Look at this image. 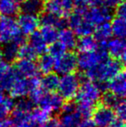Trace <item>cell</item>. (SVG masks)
Masks as SVG:
<instances>
[{"mask_svg": "<svg viewBox=\"0 0 126 127\" xmlns=\"http://www.w3.org/2000/svg\"><path fill=\"white\" fill-rule=\"evenodd\" d=\"M74 0H61V3L62 4L66 15L70 13L73 10V9H74Z\"/></svg>", "mask_w": 126, "mask_h": 127, "instance_id": "obj_40", "label": "cell"}, {"mask_svg": "<svg viewBox=\"0 0 126 127\" xmlns=\"http://www.w3.org/2000/svg\"><path fill=\"white\" fill-rule=\"evenodd\" d=\"M35 127H61V124L59 122V119L56 118H53V119H49L43 122L42 124L39 125V126Z\"/></svg>", "mask_w": 126, "mask_h": 127, "instance_id": "obj_38", "label": "cell"}, {"mask_svg": "<svg viewBox=\"0 0 126 127\" xmlns=\"http://www.w3.org/2000/svg\"><path fill=\"white\" fill-rule=\"evenodd\" d=\"M106 44L107 42H98V46L94 50L80 52L79 55H77V67L83 72H86L101 62L106 60L109 55Z\"/></svg>", "mask_w": 126, "mask_h": 127, "instance_id": "obj_2", "label": "cell"}, {"mask_svg": "<svg viewBox=\"0 0 126 127\" xmlns=\"http://www.w3.org/2000/svg\"><path fill=\"white\" fill-rule=\"evenodd\" d=\"M115 114L116 117L118 119H120L122 120L125 121V116H126V105H125V99L122 100L119 103V105L114 109Z\"/></svg>", "mask_w": 126, "mask_h": 127, "instance_id": "obj_37", "label": "cell"}, {"mask_svg": "<svg viewBox=\"0 0 126 127\" xmlns=\"http://www.w3.org/2000/svg\"><path fill=\"white\" fill-rule=\"evenodd\" d=\"M125 70L121 71L119 74L111 78L107 82V90L114 94L120 98H125L126 94L125 84Z\"/></svg>", "mask_w": 126, "mask_h": 127, "instance_id": "obj_13", "label": "cell"}, {"mask_svg": "<svg viewBox=\"0 0 126 127\" xmlns=\"http://www.w3.org/2000/svg\"><path fill=\"white\" fill-rule=\"evenodd\" d=\"M40 33L42 35V38L44 39L48 45L56 42L58 40V34L59 31L56 28L53 26H48L44 25L42 27L40 30Z\"/></svg>", "mask_w": 126, "mask_h": 127, "instance_id": "obj_31", "label": "cell"}, {"mask_svg": "<svg viewBox=\"0 0 126 127\" xmlns=\"http://www.w3.org/2000/svg\"><path fill=\"white\" fill-rule=\"evenodd\" d=\"M44 10L56 16H65V11L61 0H48L44 3Z\"/></svg>", "mask_w": 126, "mask_h": 127, "instance_id": "obj_32", "label": "cell"}, {"mask_svg": "<svg viewBox=\"0 0 126 127\" xmlns=\"http://www.w3.org/2000/svg\"><path fill=\"white\" fill-rule=\"evenodd\" d=\"M50 115H51L50 112L46 110H43L42 108H39V109L34 108V110L31 112V117L35 126H39V125L45 122L46 120H48L50 118Z\"/></svg>", "mask_w": 126, "mask_h": 127, "instance_id": "obj_33", "label": "cell"}, {"mask_svg": "<svg viewBox=\"0 0 126 127\" xmlns=\"http://www.w3.org/2000/svg\"><path fill=\"white\" fill-rule=\"evenodd\" d=\"M88 5L91 7H97L104 5V0H87Z\"/></svg>", "mask_w": 126, "mask_h": 127, "instance_id": "obj_46", "label": "cell"}, {"mask_svg": "<svg viewBox=\"0 0 126 127\" xmlns=\"http://www.w3.org/2000/svg\"><path fill=\"white\" fill-rule=\"evenodd\" d=\"M63 104L64 99L59 94H55L54 92H46L39 101L38 105L40 108L48 111L50 113H60Z\"/></svg>", "mask_w": 126, "mask_h": 127, "instance_id": "obj_10", "label": "cell"}, {"mask_svg": "<svg viewBox=\"0 0 126 127\" xmlns=\"http://www.w3.org/2000/svg\"><path fill=\"white\" fill-rule=\"evenodd\" d=\"M11 122L13 127H35L30 112L14 109L11 111Z\"/></svg>", "mask_w": 126, "mask_h": 127, "instance_id": "obj_16", "label": "cell"}, {"mask_svg": "<svg viewBox=\"0 0 126 127\" xmlns=\"http://www.w3.org/2000/svg\"><path fill=\"white\" fill-rule=\"evenodd\" d=\"M81 120L82 117L77 110L70 112H60L59 122L62 127H75Z\"/></svg>", "mask_w": 126, "mask_h": 127, "instance_id": "obj_21", "label": "cell"}, {"mask_svg": "<svg viewBox=\"0 0 126 127\" xmlns=\"http://www.w3.org/2000/svg\"><path fill=\"white\" fill-rule=\"evenodd\" d=\"M80 85V77L74 73L63 74L60 78L58 89L64 100H73L75 98Z\"/></svg>", "mask_w": 126, "mask_h": 127, "instance_id": "obj_6", "label": "cell"}, {"mask_svg": "<svg viewBox=\"0 0 126 127\" xmlns=\"http://www.w3.org/2000/svg\"><path fill=\"white\" fill-rule=\"evenodd\" d=\"M14 103L12 97L6 96L3 92H0V120L6 119V117L11 112L14 108Z\"/></svg>", "mask_w": 126, "mask_h": 127, "instance_id": "obj_28", "label": "cell"}, {"mask_svg": "<svg viewBox=\"0 0 126 127\" xmlns=\"http://www.w3.org/2000/svg\"><path fill=\"white\" fill-rule=\"evenodd\" d=\"M92 116L96 127H109L117 118L114 110L100 102L96 105Z\"/></svg>", "mask_w": 126, "mask_h": 127, "instance_id": "obj_8", "label": "cell"}, {"mask_svg": "<svg viewBox=\"0 0 126 127\" xmlns=\"http://www.w3.org/2000/svg\"><path fill=\"white\" fill-rule=\"evenodd\" d=\"M86 11L74 10L67 19L68 26L79 36L92 35L94 31L95 26L86 17Z\"/></svg>", "mask_w": 126, "mask_h": 127, "instance_id": "obj_4", "label": "cell"}, {"mask_svg": "<svg viewBox=\"0 0 126 127\" xmlns=\"http://www.w3.org/2000/svg\"><path fill=\"white\" fill-rule=\"evenodd\" d=\"M125 98H120L118 96L115 95L114 94H112L111 92L108 91H104V94L101 95L100 97V100L103 105H106V106L110 107L112 110H114L122 100H124Z\"/></svg>", "mask_w": 126, "mask_h": 127, "instance_id": "obj_30", "label": "cell"}, {"mask_svg": "<svg viewBox=\"0 0 126 127\" xmlns=\"http://www.w3.org/2000/svg\"><path fill=\"white\" fill-rule=\"evenodd\" d=\"M88 3L87 0H74V8L77 10H87Z\"/></svg>", "mask_w": 126, "mask_h": 127, "instance_id": "obj_39", "label": "cell"}, {"mask_svg": "<svg viewBox=\"0 0 126 127\" xmlns=\"http://www.w3.org/2000/svg\"><path fill=\"white\" fill-rule=\"evenodd\" d=\"M60 77L56 73H49L44 74L42 79L40 80V87L45 92L52 93L55 92L59 86Z\"/></svg>", "mask_w": 126, "mask_h": 127, "instance_id": "obj_19", "label": "cell"}, {"mask_svg": "<svg viewBox=\"0 0 126 127\" xmlns=\"http://www.w3.org/2000/svg\"><path fill=\"white\" fill-rule=\"evenodd\" d=\"M39 22L42 26H53L57 30H62L68 27L67 18H66L65 17H63L62 16H56L49 12H42L39 18Z\"/></svg>", "mask_w": 126, "mask_h": 127, "instance_id": "obj_15", "label": "cell"}, {"mask_svg": "<svg viewBox=\"0 0 126 127\" xmlns=\"http://www.w3.org/2000/svg\"><path fill=\"white\" fill-rule=\"evenodd\" d=\"M111 29L112 35L118 38H125L126 35V22L125 17H115L111 19Z\"/></svg>", "mask_w": 126, "mask_h": 127, "instance_id": "obj_26", "label": "cell"}, {"mask_svg": "<svg viewBox=\"0 0 126 127\" xmlns=\"http://www.w3.org/2000/svg\"><path fill=\"white\" fill-rule=\"evenodd\" d=\"M75 127H96L93 120L89 119H84V120H81Z\"/></svg>", "mask_w": 126, "mask_h": 127, "instance_id": "obj_42", "label": "cell"}, {"mask_svg": "<svg viewBox=\"0 0 126 127\" xmlns=\"http://www.w3.org/2000/svg\"><path fill=\"white\" fill-rule=\"evenodd\" d=\"M1 49L2 58L6 62H14L18 58L19 45L14 42H10L3 44Z\"/></svg>", "mask_w": 126, "mask_h": 127, "instance_id": "obj_22", "label": "cell"}, {"mask_svg": "<svg viewBox=\"0 0 126 127\" xmlns=\"http://www.w3.org/2000/svg\"><path fill=\"white\" fill-rule=\"evenodd\" d=\"M17 2H21V1H23V0H17Z\"/></svg>", "mask_w": 126, "mask_h": 127, "instance_id": "obj_49", "label": "cell"}, {"mask_svg": "<svg viewBox=\"0 0 126 127\" xmlns=\"http://www.w3.org/2000/svg\"><path fill=\"white\" fill-rule=\"evenodd\" d=\"M37 56V54L34 50V49L29 44H24L19 46L18 49V58L24 59V60H32L34 61Z\"/></svg>", "mask_w": 126, "mask_h": 127, "instance_id": "obj_34", "label": "cell"}, {"mask_svg": "<svg viewBox=\"0 0 126 127\" xmlns=\"http://www.w3.org/2000/svg\"><path fill=\"white\" fill-rule=\"evenodd\" d=\"M0 127H13V126H12L11 120L4 119L0 120Z\"/></svg>", "mask_w": 126, "mask_h": 127, "instance_id": "obj_47", "label": "cell"}, {"mask_svg": "<svg viewBox=\"0 0 126 127\" xmlns=\"http://www.w3.org/2000/svg\"><path fill=\"white\" fill-rule=\"evenodd\" d=\"M35 108V104L30 99H25L24 97L19 98L18 101L14 105V109L25 112H30Z\"/></svg>", "mask_w": 126, "mask_h": 127, "instance_id": "obj_35", "label": "cell"}, {"mask_svg": "<svg viewBox=\"0 0 126 127\" xmlns=\"http://www.w3.org/2000/svg\"><path fill=\"white\" fill-rule=\"evenodd\" d=\"M77 69V55L72 51L63 54L54 61V70L57 74H67L74 73Z\"/></svg>", "mask_w": 126, "mask_h": 127, "instance_id": "obj_7", "label": "cell"}, {"mask_svg": "<svg viewBox=\"0 0 126 127\" xmlns=\"http://www.w3.org/2000/svg\"><path fill=\"white\" fill-rule=\"evenodd\" d=\"M2 59H3V58H2V54H1V49H0V61H1V60H2Z\"/></svg>", "mask_w": 126, "mask_h": 127, "instance_id": "obj_48", "label": "cell"}, {"mask_svg": "<svg viewBox=\"0 0 126 127\" xmlns=\"http://www.w3.org/2000/svg\"><path fill=\"white\" fill-rule=\"evenodd\" d=\"M124 0H104V4L110 8H115L118 4H119Z\"/></svg>", "mask_w": 126, "mask_h": 127, "instance_id": "obj_44", "label": "cell"}, {"mask_svg": "<svg viewBox=\"0 0 126 127\" xmlns=\"http://www.w3.org/2000/svg\"><path fill=\"white\" fill-rule=\"evenodd\" d=\"M19 75L21 74L17 72L15 67H9L0 80V87L2 88V90L9 92L14 81Z\"/></svg>", "mask_w": 126, "mask_h": 127, "instance_id": "obj_24", "label": "cell"}, {"mask_svg": "<svg viewBox=\"0 0 126 127\" xmlns=\"http://www.w3.org/2000/svg\"><path fill=\"white\" fill-rule=\"evenodd\" d=\"M107 51L108 55L112 58L120 60L125 62V42L124 38L115 37L111 40H108L107 42Z\"/></svg>", "mask_w": 126, "mask_h": 127, "instance_id": "obj_12", "label": "cell"}, {"mask_svg": "<svg viewBox=\"0 0 126 127\" xmlns=\"http://www.w3.org/2000/svg\"><path fill=\"white\" fill-rule=\"evenodd\" d=\"M94 38L98 42H107L112 35L111 24L109 23H104L100 25H98L94 29Z\"/></svg>", "mask_w": 126, "mask_h": 127, "instance_id": "obj_29", "label": "cell"}, {"mask_svg": "<svg viewBox=\"0 0 126 127\" xmlns=\"http://www.w3.org/2000/svg\"><path fill=\"white\" fill-rule=\"evenodd\" d=\"M109 127H125V120H122L120 119H116L113 120V122L110 125Z\"/></svg>", "mask_w": 126, "mask_h": 127, "instance_id": "obj_45", "label": "cell"}, {"mask_svg": "<svg viewBox=\"0 0 126 127\" xmlns=\"http://www.w3.org/2000/svg\"><path fill=\"white\" fill-rule=\"evenodd\" d=\"M17 22L20 29V31L24 35H29L35 30H36L38 26L40 25V22L37 16L26 13L21 14L17 18Z\"/></svg>", "mask_w": 126, "mask_h": 127, "instance_id": "obj_11", "label": "cell"}, {"mask_svg": "<svg viewBox=\"0 0 126 127\" xmlns=\"http://www.w3.org/2000/svg\"><path fill=\"white\" fill-rule=\"evenodd\" d=\"M49 54L51 55L52 57H54V59L59 58L60 56L63 55L67 49H65V47L59 42V41H56V42H53V43L49 44Z\"/></svg>", "mask_w": 126, "mask_h": 127, "instance_id": "obj_36", "label": "cell"}, {"mask_svg": "<svg viewBox=\"0 0 126 127\" xmlns=\"http://www.w3.org/2000/svg\"><path fill=\"white\" fill-rule=\"evenodd\" d=\"M14 42L19 46L25 42L24 35L20 31L17 22L13 17H0V45Z\"/></svg>", "mask_w": 126, "mask_h": 127, "instance_id": "obj_3", "label": "cell"}, {"mask_svg": "<svg viewBox=\"0 0 126 127\" xmlns=\"http://www.w3.org/2000/svg\"><path fill=\"white\" fill-rule=\"evenodd\" d=\"M9 67H10V66H9L8 62H6L5 61H0V80H1L3 74L8 70Z\"/></svg>", "mask_w": 126, "mask_h": 127, "instance_id": "obj_43", "label": "cell"}, {"mask_svg": "<svg viewBox=\"0 0 126 127\" xmlns=\"http://www.w3.org/2000/svg\"><path fill=\"white\" fill-rule=\"evenodd\" d=\"M44 0H23L19 5V10L23 13L38 16L44 10Z\"/></svg>", "mask_w": 126, "mask_h": 127, "instance_id": "obj_17", "label": "cell"}, {"mask_svg": "<svg viewBox=\"0 0 126 127\" xmlns=\"http://www.w3.org/2000/svg\"><path fill=\"white\" fill-rule=\"evenodd\" d=\"M85 16L96 27L104 23H109V21L112 19L113 13L111 8L105 5H100L92 7L91 10H86Z\"/></svg>", "mask_w": 126, "mask_h": 127, "instance_id": "obj_9", "label": "cell"}, {"mask_svg": "<svg viewBox=\"0 0 126 127\" xmlns=\"http://www.w3.org/2000/svg\"><path fill=\"white\" fill-rule=\"evenodd\" d=\"M115 14L117 17H126V8H125V3L123 2L118 4L116 6V10H115Z\"/></svg>", "mask_w": 126, "mask_h": 127, "instance_id": "obj_41", "label": "cell"}, {"mask_svg": "<svg viewBox=\"0 0 126 127\" xmlns=\"http://www.w3.org/2000/svg\"><path fill=\"white\" fill-rule=\"evenodd\" d=\"M58 40L67 50H73L77 45V35L71 29H62L58 34Z\"/></svg>", "mask_w": 126, "mask_h": 127, "instance_id": "obj_18", "label": "cell"}, {"mask_svg": "<svg viewBox=\"0 0 126 127\" xmlns=\"http://www.w3.org/2000/svg\"><path fill=\"white\" fill-rule=\"evenodd\" d=\"M97 46L98 42L96 41L94 36H92V35H88L80 36V38L78 39L76 48L79 49V52H87L94 50Z\"/></svg>", "mask_w": 126, "mask_h": 127, "instance_id": "obj_27", "label": "cell"}, {"mask_svg": "<svg viewBox=\"0 0 126 127\" xmlns=\"http://www.w3.org/2000/svg\"><path fill=\"white\" fill-rule=\"evenodd\" d=\"M54 61L55 59L51 56L49 54H42L41 55L40 58L37 62V67H38L39 72L43 74L51 73L54 70Z\"/></svg>", "mask_w": 126, "mask_h": 127, "instance_id": "obj_25", "label": "cell"}, {"mask_svg": "<svg viewBox=\"0 0 126 127\" xmlns=\"http://www.w3.org/2000/svg\"><path fill=\"white\" fill-rule=\"evenodd\" d=\"M15 68L21 75L25 78L38 77L40 73L37 64L32 60L20 59L15 63Z\"/></svg>", "mask_w": 126, "mask_h": 127, "instance_id": "obj_14", "label": "cell"}, {"mask_svg": "<svg viewBox=\"0 0 126 127\" xmlns=\"http://www.w3.org/2000/svg\"><path fill=\"white\" fill-rule=\"evenodd\" d=\"M19 11L17 0H0V15L3 17H14Z\"/></svg>", "mask_w": 126, "mask_h": 127, "instance_id": "obj_23", "label": "cell"}, {"mask_svg": "<svg viewBox=\"0 0 126 127\" xmlns=\"http://www.w3.org/2000/svg\"><path fill=\"white\" fill-rule=\"evenodd\" d=\"M75 98L78 103H86L96 105L100 100L101 91L97 84L92 80H81Z\"/></svg>", "mask_w": 126, "mask_h": 127, "instance_id": "obj_5", "label": "cell"}, {"mask_svg": "<svg viewBox=\"0 0 126 127\" xmlns=\"http://www.w3.org/2000/svg\"><path fill=\"white\" fill-rule=\"evenodd\" d=\"M125 69V62L117 59H109L101 62L95 67L88 69L84 75L94 82L108 81Z\"/></svg>", "mask_w": 126, "mask_h": 127, "instance_id": "obj_1", "label": "cell"}, {"mask_svg": "<svg viewBox=\"0 0 126 127\" xmlns=\"http://www.w3.org/2000/svg\"><path fill=\"white\" fill-rule=\"evenodd\" d=\"M29 45L34 49L35 53L38 55H42V54L46 53L48 50V44L47 42L44 41L42 38V35H41L40 31L38 30H35L33 33L29 35Z\"/></svg>", "mask_w": 126, "mask_h": 127, "instance_id": "obj_20", "label": "cell"}]
</instances>
